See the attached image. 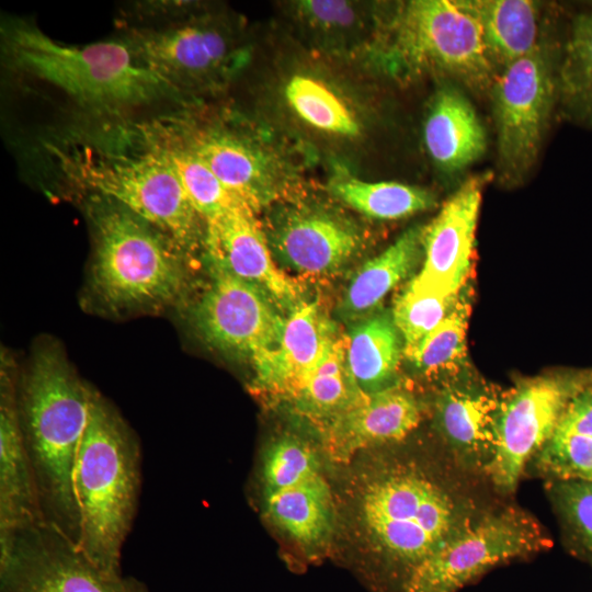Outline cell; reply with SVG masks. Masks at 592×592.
<instances>
[{
  "label": "cell",
  "instance_id": "obj_1",
  "mask_svg": "<svg viewBox=\"0 0 592 592\" xmlns=\"http://www.w3.org/2000/svg\"><path fill=\"white\" fill-rule=\"evenodd\" d=\"M476 519L466 498L421 467L386 465L360 493L367 558L358 569L373 592H407L419 567Z\"/></svg>",
  "mask_w": 592,
  "mask_h": 592
},
{
  "label": "cell",
  "instance_id": "obj_2",
  "mask_svg": "<svg viewBox=\"0 0 592 592\" xmlns=\"http://www.w3.org/2000/svg\"><path fill=\"white\" fill-rule=\"evenodd\" d=\"M57 170L90 194L111 198L168 235L184 252L200 236L201 216L170 164L133 125L72 129L44 140Z\"/></svg>",
  "mask_w": 592,
  "mask_h": 592
},
{
  "label": "cell",
  "instance_id": "obj_3",
  "mask_svg": "<svg viewBox=\"0 0 592 592\" xmlns=\"http://www.w3.org/2000/svg\"><path fill=\"white\" fill-rule=\"evenodd\" d=\"M92 390L59 349L50 345L37 350L16 388L19 420L43 520L78 548L81 522L73 470Z\"/></svg>",
  "mask_w": 592,
  "mask_h": 592
},
{
  "label": "cell",
  "instance_id": "obj_4",
  "mask_svg": "<svg viewBox=\"0 0 592 592\" xmlns=\"http://www.w3.org/2000/svg\"><path fill=\"white\" fill-rule=\"evenodd\" d=\"M1 48L11 71L58 89L91 112L118 114L184 98L145 67L121 37L68 45L33 22L11 18L1 25Z\"/></svg>",
  "mask_w": 592,
  "mask_h": 592
},
{
  "label": "cell",
  "instance_id": "obj_5",
  "mask_svg": "<svg viewBox=\"0 0 592 592\" xmlns=\"http://www.w3.org/2000/svg\"><path fill=\"white\" fill-rule=\"evenodd\" d=\"M140 485L139 441L93 389L75 464L73 490L81 522L79 550L107 576H123L122 549L137 513Z\"/></svg>",
  "mask_w": 592,
  "mask_h": 592
},
{
  "label": "cell",
  "instance_id": "obj_6",
  "mask_svg": "<svg viewBox=\"0 0 592 592\" xmlns=\"http://www.w3.org/2000/svg\"><path fill=\"white\" fill-rule=\"evenodd\" d=\"M374 50L382 70L402 81L434 75L483 93L499 73L471 0L401 3Z\"/></svg>",
  "mask_w": 592,
  "mask_h": 592
},
{
  "label": "cell",
  "instance_id": "obj_7",
  "mask_svg": "<svg viewBox=\"0 0 592 592\" xmlns=\"http://www.w3.org/2000/svg\"><path fill=\"white\" fill-rule=\"evenodd\" d=\"M94 238L92 288L111 309L171 304L186 286L183 250L163 231L119 203L91 194Z\"/></svg>",
  "mask_w": 592,
  "mask_h": 592
},
{
  "label": "cell",
  "instance_id": "obj_8",
  "mask_svg": "<svg viewBox=\"0 0 592 592\" xmlns=\"http://www.w3.org/2000/svg\"><path fill=\"white\" fill-rule=\"evenodd\" d=\"M178 5L146 4L125 23L121 38L136 58L183 96L225 82L242 65L243 52L226 23L184 15Z\"/></svg>",
  "mask_w": 592,
  "mask_h": 592
},
{
  "label": "cell",
  "instance_id": "obj_9",
  "mask_svg": "<svg viewBox=\"0 0 592 592\" xmlns=\"http://www.w3.org/2000/svg\"><path fill=\"white\" fill-rule=\"evenodd\" d=\"M561 45L542 43L501 69L490 88L497 132V173L506 186L524 182L538 161L558 106Z\"/></svg>",
  "mask_w": 592,
  "mask_h": 592
},
{
  "label": "cell",
  "instance_id": "obj_10",
  "mask_svg": "<svg viewBox=\"0 0 592 592\" xmlns=\"http://www.w3.org/2000/svg\"><path fill=\"white\" fill-rule=\"evenodd\" d=\"M260 480L266 516L308 559L318 558L333 532L334 509L316 453L296 436H281L262 455Z\"/></svg>",
  "mask_w": 592,
  "mask_h": 592
},
{
  "label": "cell",
  "instance_id": "obj_11",
  "mask_svg": "<svg viewBox=\"0 0 592 592\" xmlns=\"http://www.w3.org/2000/svg\"><path fill=\"white\" fill-rule=\"evenodd\" d=\"M550 545L542 525L526 512L515 508L491 512L433 553L407 592H458L492 568Z\"/></svg>",
  "mask_w": 592,
  "mask_h": 592
},
{
  "label": "cell",
  "instance_id": "obj_12",
  "mask_svg": "<svg viewBox=\"0 0 592 592\" xmlns=\"http://www.w3.org/2000/svg\"><path fill=\"white\" fill-rule=\"evenodd\" d=\"M592 384V373H560L526 379L499 402L494 451L487 467L503 492L515 489L525 465L556 430L572 398Z\"/></svg>",
  "mask_w": 592,
  "mask_h": 592
},
{
  "label": "cell",
  "instance_id": "obj_13",
  "mask_svg": "<svg viewBox=\"0 0 592 592\" xmlns=\"http://www.w3.org/2000/svg\"><path fill=\"white\" fill-rule=\"evenodd\" d=\"M0 592H150L135 577H111L46 523L0 537Z\"/></svg>",
  "mask_w": 592,
  "mask_h": 592
},
{
  "label": "cell",
  "instance_id": "obj_14",
  "mask_svg": "<svg viewBox=\"0 0 592 592\" xmlns=\"http://www.w3.org/2000/svg\"><path fill=\"white\" fill-rule=\"evenodd\" d=\"M208 265L209 283L192 310L194 328L214 349L254 364L277 348L285 319L265 293L216 262Z\"/></svg>",
  "mask_w": 592,
  "mask_h": 592
},
{
  "label": "cell",
  "instance_id": "obj_15",
  "mask_svg": "<svg viewBox=\"0 0 592 592\" xmlns=\"http://www.w3.org/2000/svg\"><path fill=\"white\" fill-rule=\"evenodd\" d=\"M492 177L486 172L466 179L423 227V263L410 281L414 287L462 293L471 265L482 191Z\"/></svg>",
  "mask_w": 592,
  "mask_h": 592
},
{
  "label": "cell",
  "instance_id": "obj_16",
  "mask_svg": "<svg viewBox=\"0 0 592 592\" xmlns=\"http://www.w3.org/2000/svg\"><path fill=\"white\" fill-rule=\"evenodd\" d=\"M205 224L209 261L265 293L278 308L291 312L305 303L300 285L277 267L251 207H235Z\"/></svg>",
  "mask_w": 592,
  "mask_h": 592
},
{
  "label": "cell",
  "instance_id": "obj_17",
  "mask_svg": "<svg viewBox=\"0 0 592 592\" xmlns=\"http://www.w3.org/2000/svg\"><path fill=\"white\" fill-rule=\"evenodd\" d=\"M420 420L418 399L398 384L362 392L350 407L325 423V447L332 459L348 462L362 449L402 440Z\"/></svg>",
  "mask_w": 592,
  "mask_h": 592
},
{
  "label": "cell",
  "instance_id": "obj_18",
  "mask_svg": "<svg viewBox=\"0 0 592 592\" xmlns=\"http://www.w3.org/2000/svg\"><path fill=\"white\" fill-rule=\"evenodd\" d=\"M166 116L218 180L255 213L273 197L267 159L248 139L228 129L200 127L183 113Z\"/></svg>",
  "mask_w": 592,
  "mask_h": 592
},
{
  "label": "cell",
  "instance_id": "obj_19",
  "mask_svg": "<svg viewBox=\"0 0 592 592\" xmlns=\"http://www.w3.org/2000/svg\"><path fill=\"white\" fill-rule=\"evenodd\" d=\"M337 339L318 304L303 303L286 317L277 348L252 364L258 386L287 400Z\"/></svg>",
  "mask_w": 592,
  "mask_h": 592
},
{
  "label": "cell",
  "instance_id": "obj_20",
  "mask_svg": "<svg viewBox=\"0 0 592 592\" xmlns=\"http://www.w3.org/2000/svg\"><path fill=\"white\" fill-rule=\"evenodd\" d=\"M358 246L360 237L352 226L319 210L291 213L273 236L274 252L280 261L306 274L339 270Z\"/></svg>",
  "mask_w": 592,
  "mask_h": 592
},
{
  "label": "cell",
  "instance_id": "obj_21",
  "mask_svg": "<svg viewBox=\"0 0 592 592\" xmlns=\"http://www.w3.org/2000/svg\"><path fill=\"white\" fill-rule=\"evenodd\" d=\"M7 371L0 392V537L45 523L22 436L16 387Z\"/></svg>",
  "mask_w": 592,
  "mask_h": 592
},
{
  "label": "cell",
  "instance_id": "obj_22",
  "mask_svg": "<svg viewBox=\"0 0 592 592\" xmlns=\"http://www.w3.org/2000/svg\"><path fill=\"white\" fill-rule=\"evenodd\" d=\"M423 140L431 160L447 174L467 169L486 152L485 127L456 84H443L435 92L424 121Z\"/></svg>",
  "mask_w": 592,
  "mask_h": 592
},
{
  "label": "cell",
  "instance_id": "obj_23",
  "mask_svg": "<svg viewBox=\"0 0 592 592\" xmlns=\"http://www.w3.org/2000/svg\"><path fill=\"white\" fill-rule=\"evenodd\" d=\"M134 125L144 140L170 164L204 221L235 207L249 206L218 180L166 115Z\"/></svg>",
  "mask_w": 592,
  "mask_h": 592
},
{
  "label": "cell",
  "instance_id": "obj_24",
  "mask_svg": "<svg viewBox=\"0 0 592 592\" xmlns=\"http://www.w3.org/2000/svg\"><path fill=\"white\" fill-rule=\"evenodd\" d=\"M499 402L486 392L448 387L436 401L437 426L454 455L469 467L489 466Z\"/></svg>",
  "mask_w": 592,
  "mask_h": 592
},
{
  "label": "cell",
  "instance_id": "obj_25",
  "mask_svg": "<svg viewBox=\"0 0 592 592\" xmlns=\"http://www.w3.org/2000/svg\"><path fill=\"white\" fill-rule=\"evenodd\" d=\"M403 343L389 314L367 316L351 329L345 341L349 372L365 394L396 385Z\"/></svg>",
  "mask_w": 592,
  "mask_h": 592
},
{
  "label": "cell",
  "instance_id": "obj_26",
  "mask_svg": "<svg viewBox=\"0 0 592 592\" xmlns=\"http://www.w3.org/2000/svg\"><path fill=\"white\" fill-rule=\"evenodd\" d=\"M423 227L406 230L392 244L364 263L351 280L339 307L345 320H361L397 286L422 255Z\"/></svg>",
  "mask_w": 592,
  "mask_h": 592
},
{
  "label": "cell",
  "instance_id": "obj_27",
  "mask_svg": "<svg viewBox=\"0 0 592 592\" xmlns=\"http://www.w3.org/2000/svg\"><path fill=\"white\" fill-rule=\"evenodd\" d=\"M536 457L555 480L592 481V384L572 398Z\"/></svg>",
  "mask_w": 592,
  "mask_h": 592
},
{
  "label": "cell",
  "instance_id": "obj_28",
  "mask_svg": "<svg viewBox=\"0 0 592 592\" xmlns=\"http://www.w3.org/2000/svg\"><path fill=\"white\" fill-rule=\"evenodd\" d=\"M558 110L576 125L592 129V9L568 24L557 70Z\"/></svg>",
  "mask_w": 592,
  "mask_h": 592
},
{
  "label": "cell",
  "instance_id": "obj_29",
  "mask_svg": "<svg viewBox=\"0 0 592 592\" xmlns=\"http://www.w3.org/2000/svg\"><path fill=\"white\" fill-rule=\"evenodd\" d=\"M485 43L500 71L542 43L539 5L531 0H471Z\"/></svg>",
  "mask_w": 592,
  "mask_h": 592
},
{
  "label": "cell",
  "instance_id": "obj_30",
  "mask_svg": "<svg viewBox=\"0 0 592 592\" xmlns=\"http://www.w3.org/2000/svg\"><path fill=\"white\" fill-rule=\"evenodd\" d=\"M361 394L348 368L345 341L337 339L287 401L299 413L326 423L350 407Z\"/></svg>",
  "mask_w": 592,
  "mask_h": 592
},
{
  "label": "cell",
  "instance_id": "obj_31",
  "mask_svg": "<svg viewBox=\"0 0 592 592\" xmlns=\"http://www.w3.org/2000/svg\"><path fill=\"white\" fill-rule=\"evenodd\" d=\"M330 191L351 208L375 219H400L435 205L429 191L395 181L366 182L346 172L330 181Z\"/></svg>",
  "mask_w": 592,
  "mask_h": 592
},
{
  "label": "cell",
  "instance_id": "obj_32",
  "mask_svg": "<svg viewBox=\"0 0 592 592\" xmlns=\"http://www.w3.org/2000/svg\"><path fill=\"white\" fill-rule=\"evenodd\" d=\"M292 110L308 125L340 136H356L361 126L353 112L327 84L310 76L295 75L286 83Z\"/></svg>",
  "mask_w": 592,
  "mask_h": 592
},
{
  "label": "cell",
  "instance_id": "obj_33",
  "mask_svg": "<svg viewBox=\"0 0 592 592\" xmlns=\"http://www.w3.org/2000/svg\"><path fill=\"white\" fill-rule=\"evenodd\" d=\"M468 314L462 296L449 315L405 356L425 374L456 369L465 356Z\"/></svg>",
  "mask_w": 592,
  "mask_h": 592
},
{
  "label": "cell",
  "instance_id": "obj_34",
  "mask_svg": "<svg viewBox=\"0 0 592 592\" xmlns=\"http://www.w3.org/2000/svg\"><path fill=\"white\" fill-rule=\"evenodd\" d=\"M460 294L420 289L410 282L396 298L391 317L403 343V353L418 345L457 305Z\"/></svg>",
  "mask_w": 592,
  "mask_h": 592
},
{
  "label": "cell",
  "instance_id": "obj_35",
  "mask_svg": "<svg viewBox=\"0 0 592 592\" xmlns=\"http://www.w3.org/2000/svg\"><path fill=\"white\" fill-rule=\"evenodd\" d=\"M550 491L568 535L592 561V481L555 480Z\"/></svg>",
  "mask_w": 592,
  "mask_h": 592
},
{
  "label": "cell",
  "instance_id": "obj_36",
  "mask_svg": "<svg viewBox=\"0 0 592 592\" xmlns=\"http://www.w3.org/2000/svg\"><path fill=\"white\" fill-rule=\"evenodd\" d=\"M298 9L307 20L322 27L348 26L355 19V11L346 1H300Z\"/></svg>",
  "mask_w": 592,
  "mask_h": 592
},
{
  "label": "cell",
  "instance_id": "obj_37",
  "mask_svg": "<svg viewBox=\"0 0 592 592\" xmlns=\"http://www.w3.org/2000/svg\"><path fill=\"white\" fill-rule=\"evenodd\" d=\"M583 5L592 9V1H587Z\"/></svg>",
  "mask_w": 592,
  "mask_h": 592
}]
</instances>
